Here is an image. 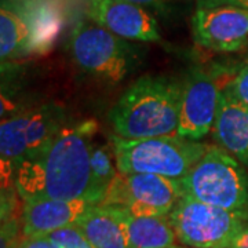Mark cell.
<instances>
[{
  "instance_id": "obj_1",
  "label": "cell",
  "mask_w": 248,
  "mask_h": 248,
  "mask_svg": "<svg viewBox=\"0 0 248 248\" xmlns=\"http://www.w3.org/2000/svg\"><path fill=\"white\" fill-rule=\"evenodd\" d=\"M95 130L94 122L66 125L46 148L19 163L13 174L19 197L24 202L60 199L102 203L105 195L95 185L90 164Z\"/></svg>"
},
{
  "instance_id": "obj_2",
  "label": "cell",
  "mask_w": 248,
  "mask_h": 248,
  "mask_svg": "<svg viewBox=\"0 0 248 248\" xmlns=\"http://www.w3.org/2000/svg\"><path fill=\"white\" fill-rule=\"evenodd\" d=\"M182 83L167 76H143L117 99L109 120L113 133L125 140L178 133Z\"/></svg>"
},
{
  "instance_id": "obj_3",
  "label": "cell",
  "mask_w": 248,
  "mask_h": 248,
  "mask_svg": "<svg viewBox=\"0 0 248 248\" xmlns=\"http://www.w3.org/2000/svg\"><path fill=\"white\" fill-rule=\"evenodd\" d=\"M117 171L122 174H155L182 179L204 156L208 145L178 134L125 140L110 137Z\"/></svg>"
},
{
  "instance_id": "obj_4",
  "label": "cell",
  "mask_w": 248,
  "mask_h": 248,
  "mask_svg": "<svg viewBox=\"0 0 248 248\" xmlns=\"http://www.w3.org/2000/svg\"><path fill=\"white\" fill-rule=\"evenodd\" d=\"M181 181L184 195L231 211L248 213V172L218 145H208L204 156Z\"/></svg>"
},
{
  "instance_id": "obj_5",
  "label": "cell",
  "mask_w": 248,
  "mask_h": 248,
  "mask_svg": "<svg viewBox=\"0 0 248 248\" xmlns=\"http://www.w3.org/2000/svg\"><path fill=\"white\" fill-rule=\"evenodd\" d=\"M169 218L184 246L231 248L247 222L248 213L225 210L184 195Z\"/></svg>"
},
{
  "instance_id": "obj_6",
  "label": "cell",
  "mask_w": 248,
  "mask_h": 248,
  "mask_svg": "<svg viewBox=\"0 0 248 248\" xmlns=\"http://www.w3.org/2000/svg\"><path fill=\"white\" fill-rule=\"evenodd\" d=\"M66 125L63 110L50 104L3 119L0 124L3 169L6 167L13 177L19 163L46 148Z\"/></svg>"
},
{
  "instance_id": "obj_7",
  "label": "cell",
  "mask_w": 248,
  "mask_h": 248,
  "mask_svg": "<svg viewBox=\"0 0 248 248\" xmlns=\"http://www.w3.org/2000/svg\"><path fill=\"white\" fill-rule=\"evenodd\" d=\"M125 40L90 21L78 22L71 36V51L83 71L117 83L131 69L133 54Z\"/></svg>"
},
{
  "instance_id": "obj_8",
  "label": "cell",
  "mask_w": 248,
  "mask_h": 248,
  "mask_svg": "<svg viewBox=\"0 0 248 248\" xmlns=\"http://www.w3.org/2000/svg\"><path fill=\"white\" fill-rule=\"evenodd\" d=\"M184 197L179 179L155 174L117 172L101 204L116 205L138 217L170 215Z\"/></svg>"
},
{
  "instance_id": "obj_9",
  "label": "cell",
  "mask_w": 248,
  "mask_h": 248,
  "mask_svg": "<svg viewBox=\"0 0 248 248\" xmlns=\"http://www.w3.org/2000/svg\"><path fill=\"white\" fill-rule=\"evenodd\" d=\"M223 87L218 78L203 69H193L182 81L178 135L200 141L210 131L218 115Z\"/></svg>"
},
{
  "instance_id": "obj_10",
  "label": "cell",
  "mask_w": 248,
  "mask_h": 248,
  "mask_svg": "<svg viewBox=\"0 0 248 248\" xmlns=\"http://www.w3.org/2000/svg\"><path fill=\"white\" fill-rule=\"evenodd\" d=\"M193 39L204 48L233 53L248 43V10L236 6L197 7L192 17Z\"/></svg>"
},
{
  "instance_id": "obj_11",
  "label": "cell",
  "mask_w": 248,
  "mask_h": 248,
  "mask_svg": "<svg viewBox=\"0 0 248 248\" xmlns=\"http://www.w3.org/2000/svg\"><path fill=\"white\" fill-rule=\"evenodd\" d=\"M89 18L124 40L160 42L159 27L145 7L127 0H89Z\"/></svg>"
},
{
  "instance_id": "obj_12",
  "label": "cell",
  "mask_w": 248,
  "mask_h": 248,
  "mask_svg": "<svg viewBox=\"0 0 248 248\" xmlns=\"http://www.w3.org/2000/svg\"><path fill=\"white\" fill-rule=\"evenodd\" d=\"M86 200L40 199L24 202L21 215L22 237L46 236L48 233L78 225L93 208Z\"/></svg>"
},
{
  "instance_id": "obj_13",
  "label": "cell",
  "mask_w": 248,
  "mask_h": 248,
  "mask_svg": "<svg viewBox=\"0 0 248 248\" xmlns=\"http://www.w3.org/2000/svg\"><path fill=\"white\" fill-rule=\"evenodd\" d=\"M213 137L219 148L243 166H248V108L240 104L226 89L222 90Z\"/></svg>"
},
{
  "instance_id": "obj_14",
  "label": "cell",
  "mask_w": 248,
  "mask_h": 248,
  "mask_svg": "<svg viewBox=\"0 0 248 248\" xmlns=\"http://www.w3.org/2000/svg\"><path fill=\"white\" fill-rule=\"evenodd\" d=\"M78 226L95 248H131L120 207L95 204Z\"/></svg>"
},
{
  "instance_id": "obj_15",
  "label": "cell",
  "mask_w": 248,
  "mask_h": 248,
  "mask_svg": "<svg viewBox=\"0 0 248 248\" xmlns=\"http://www.w3.org/2000/svg\"><path fill=\"white\" fill-rule=\"evenodd\" d=\"M122 210L131 248H171L175 246L178 239L169 215L138 217L124 208Z\"/></svg>"
},
{
  "instance_id": "obj_16",
  "label": "cell",
  "mask_w": 248,
  "mask_h": 248,
  "mask_svg": "<svg viewBox=\"0 0 248 248\" xmlns=\"http://www.w3.org/2000/svg\"><path fill=\"white\" fill-rule=\"evenodd\" d=\"M31 42V28L17 9L3 3L0 10V57L1 61L28 50Z\"/></svg>"
},
{
  "instance_id": "obj_17",
  "label": "cell",
  "mask_w": 248,
  "mask_h": 248,
  "mask_svg": "<svg viewBox=\"0 0 248 248\" xmlns=\"http://www.w3.org/2000/svg\"><path fill=\"white\" fill-rule=\"evenodd\" d=\"M90 164H91V174L95 185L105 195L109 184L119 172L117 167H115L116 163H113L112 160L110 151L107 146H93Z\"/></svg>"
},
{
  "instance_id": "obj_18",
  "label": "cell",
  "mask_w": 248,
  "mask_h": 248,
  "mask_svg": "<svg viewBox=\"0 0 248 248\" xmlns=\"http://www.w3.org/2000/svg\"><path fill=\"white\" fill-rule=\"evenodd\" d=\"M58 248H95L78 225L46 234Z\"/></svg>"
},
{
  "instance_id": "obj_19",
  "label": "cell",
  "mask_w": 248,
  "mask_h": 248,
  "mask_svg": "<svg viewBox=\"0 0 248 248\" xmlns=\"http://www.w3.org/2000/svg\"><path fill=\"white\" fill-rule=\"evenodd\" d=\"M233 97L248 108V61L241 66L231 83L225 87Z\"/></svg>"
},
{
  "instance_id": "obj_20",
  "label": "cell",
  "mask_w": 248,
  "mask_h": 248,
  "mask_svg": "<svg viewBox=\"0 0 248 248\" xmlns=\"http://www.w3.org/2000/svg\"><path fill=\"white\" fill-rule=\"evenodd\" d=\"M16 248H58L47 236L22 237L18 241Z\"/></svg>"
},
{
  "instance_id": "obj_21",
  "label": "cell",
  "mask_w": 248,
  "mask_h": 248,
  "mask_svg": "<svg viewBox=\"0 0 248 248\" xmlns=\"http://www.w3.org/2000/svg\"><path fill=\"white\" fill-rule=\"evenodd\" d=\"M214 6H236L248 10V0H197V7H214Z\"/></svg>"
},
{
  "instance_id": "obj_22",
  "label": "cell",
  "mask_w": 248,
  "mask_h": 248,
  "mask_svg": "<svg viewBox=\"0 0 248 248\" xmlns=\"http://www.w3.org/2000/svg\"><path fill=\"white\" fill-rule=\"evenodd\" d=\"M231 248H248V219L244 223L243 229L240 231L236 240L233 241Z\"/></svg>"
},
{
  "instance_id": "obj_23",
  "label": "cell",
  "mask_w": 248,
  "mask_h": 248,
  "mask_svg": "<svg viewBox=\"0 0 248 248\" xmlns=\"http://www.w3.org/2000/svg\"><path fill=\"white\" fill-rule=\"evenodd\" d=\"M127 1H131V3H135L138 6H142V7H148V6H153V4H157L161 0H127Z\"/></svg>"
},
{
  "instance_id": "obj_24",
  "label": "cell",
  "mask_w": 248,
  "mask_h": 248,
  "mask_svg": "<svg viewBox=\"0 0 248 248\" xmlns=\"http://www.w3.org/2000/svg\"><path fill=\"white\" fill-rule=\"evenodd\" d=\"M171 248H184V247H179V246H174V247H171Z\"/></svg>"
}]
</instances>
